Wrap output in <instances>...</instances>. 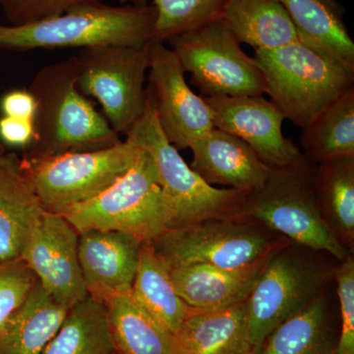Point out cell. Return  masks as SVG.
I'll return each mask as SVG.
<instances>
[{
	"label": "cell",
	"instance_id": "obj_1",
	"mask_svg": "<svg viewBox=\"0 0 354 354\" xmlns=\"http://www.w3.org/2000/svg\"><path fill=\"white\" fill-rule=\"evenodd\" d=\"M36 100L35 139L27 157L99 150L120 141L102 113L77 87L75 57L46 65L28 88Z\"/></svg>",
	"mask_w": 354,
	"mask_h": 354
},
{
	"label": "cell",
	"instance_id": "obj_2",
	"mask_svg": "<svg viewBox=\"0 0 354 354\" xmlns=\"http://www.w3.org/2000/svg\"><path fill=\"white\" fill-rule=\"evenodd\" d=\"M157 11L153 4L113 6L90 0L32 24L0 25V48L28 51L91 46H141L152 41Z\"/></svg>",
	"mask_w": 354,
	"mask_h": 354
},
{
	"label": "cell",
	"instance_id": "obj_3",
	"mask_svg": "<svg viewBox=\"0 0 354 354\" xmlns=\"http://www.w3.org/2000/svg\"><path fill=\"white\" fill-rule=\"evenodd\" d=\"M268 94L285 118L305 129L342 95L354 88V70L300 43L256 50Z\"/></svg>",
	"mask_w": 354,
	"mask_h": 354
},
{
	"label": "cell",
	"instance_id": "obj_4",
	"mask_svg": "<svg viewBox=\"0 0 354 354\" xmlns=\"http://www.w3.org/2000/svg\"><path fill=\"white\" fill-rule=\"evenodd\" d=\"M146 94L145 109L125 136L152 156L158 183L171 211L169 228L242 215L248 194L205 183L165 138L150 86Z\"/></svg>",
	"mask_w": 354,
	"mask_h": 354
},
{
	"label": "cell",
	"instance_id": "obj_5",
	"mask_svg": "<svg viewBox=\"0 0 354 354\" xmlns=\"http://www.w3.org/2000/svg\"><path fill=\"white\" fill-rule=\"evenodd\" d=\"M60 214L79 234L115 230L141 243L155 241L171 225V208L158 183L152 156L142 148L131 167L111 187Z\"/></svg>",
	"mask_w": 354,
	"mask_h": 354
},
{
	"label": "cell",
	"instance_id": "obj_6",
	"mask_svg": "<svg viewBox=\"0 0 354 354\" xmlns=\"http://www.w3.org/2000/svg\"><path fill=\"white\" fill-rule=\"evenodd\" d=\"M316 167L306 158L299 164L271 169L263 187L247 195L242 215L260 221L293 243L346 259L342 245L323 218L315 191Z\"/></svg>",
	"mask_w": 354,
	"mask_h": 354
},
{
	"label": "cell",
	"instance_id": "obj_7",
	"mask_svg": "<svg viewBox=\"0 0 354 354\" xmlns=\"http://www.w3.org/2000/svg\"><path fill=\"white\" fill-rule=\"evenodd\" d=\"M317 253L288 241L270 256L246 300L249 335L256 349L281 324L324 293L335 268Z\"/></svg>",
	"mask_w": 354,
	"mask_h": 354
},
{
	"label": "cell",
	"instance_id": "obj_8",
	"mask_svg": "<svg viewBox=\"0 0 354 354\" xmlns=\"http://www.w3.org/2000/svg\"><path fill=\"white\" fill-rule=\"evenodd\" d=\"M288 241L260 221L239 215L169 228L152 244L167 269L190 264L241 269L265 259Z\"/></svg>",
	"mask_w": 354,
	"mask_h": 354
},
{
	"label": "cell",
	"instance_id": "obj_9",
	"mask_svg": "<svg viewBox=\"0 0 354 354\" xmlns=\"http://www.w3.org/2000/svg\"><path fill=\"white\" fill-rule=\"evenodd\" d=\"M140 150L127 138L108 148L26 157L22 162L44 208L60 214L111 187L131 167Z\"/></svg>",
	"mask_w": 354,
	"mask_h": 354
},
{
	"label": "cell",
	"instance_id": "obj_10",
	"mask_svg": "<svg viewBox=\"0 0 354 354\" xmlns=\"http://www.w3.org/2000/svg\"><path fill=\"white\" fill-rule=\"evenodd\" d=\"M149 44L141 48L91 46L74 55L77 87L86 97L97 100L102 115L118 135H127L145 109Z\"/></svg>",
	"mask_w": 354,
	"mask_h": 354
},
{
	"label": "cell",
	"instance_id": "obj_11",
	"mask_svg": "<svg viewBox=\"0 0 354 354\" xmlns=\"http://www.w3.org/2000/svg\"><path fill=\"white\" fill-rule=\"evenodd\" d=\"M167 41L203 97H259L267 92L260 67L242 50L225 21H214Z\"/></svg>",
	"mask_w": 354,
	"mask_h": 354
},
{
	"label": "cell",
	"instance_id": "obj_12",
	"mask_svg": "<svg viewBox=\"0 0 354 354\" xmlns=\"http://www.w3.org/2000/svg\"><path fill=\"white\" fill-rule=\"evenodd\" d=\"M149 57V86L160 127L177 150L189 149L195 140L215 128L211 109L186 83L185 71L171 48L151 41Z\"/></svg>",
	"mask_w": 354,
	"mask_h": 354
},
{
	"label": "cell",
	"instance_id": "obj_13",
	"mask_svg": "<svg viewBox=\"0 0 354 354\" xmlns=\"http://www.w3.org/2000/svg\"><path fill=\"white\" fill-rule=\"evenodd\" d=\"M78 245L79 234L71 223L46 209L21 255L39 285L69 309L88 297Z\"/></svg>",
	"mask_w": 354,
	"mask_h": 354
},
{
	"label": "cell",
	"instance_id": "obj_14",
	"mask_svg": "<svg viewBox=\"0 0 354 354\" xmlns=\"http://www.w3.org/2000/svg\"><path fill=\"white\" fill-rule=\"evenodd\" d=\"M203 97L211 109L214 127L245 142L268 167L279 169L305 160L292 140L283 135V113L263 95Z\"/></svg>",
	"mask_w": 354,
	"mask_h": 354
},
{
	"label": "cell",
	"instance_id": "obj_15",
	"mask_svg": "<svg viewBox=\"0 0 354 354\" xmlns=\"http://www.w3.org/2000/svg\"><path fill=\"white\" fill-rule=\"evenodd\" d=\"M142 243L115 230H87L79 234V261L88 297L104 304L131 292Z\"/></svg>",
	"mask_w": 354,
	"mask_h": 354
},
{
	"label": "cell",
	"instance_id": "obj_16",
	"mask_svg": "<svg viewBox=\"0 0 354 354\" xmlns=\"http://www.w3.org/2000/svg\"><path fill=\"white\" fill-rule=\"evenodd\" d=\"M189 149L191 169L211 186L250 194L263 187L271 171L248 144L216 128L195 140Z\"/></svg>",
	"mask_w": 354,
	"mask_h": 354
},
{
	"label": "cell",
	"instance_id": "obj_17",
	"mask_svg": "<svg viewBox=\"0 0 354 354\" xmlns=\"http://www.w3.org/2000/svg\"><path fill=\"white\" fill-rule=\"evenodd\" d=\"M270 256L241 269L190 264L171 268L169 272L176 292L192 308L223 309L247 300Z\"/></svg>",
	"mask_w": 354,
	"mask_h": 354
},
{
	"label": "cell",
	"instance_id": "obj_18",
	"mask_svg": "<svg viewBox=\"0 0 354 354\" xmlns=\"http://www.w3.org/2000/svg\"><path fill=\"white\" fill-rule=\"evenodd\" d=\"M246 300L227 308L197 310L172 333L171 354H255Z\"/></svg>",
	"mask_w": 354,
	"mask_h": 354
},
{
	"label": "cell",
	"instance_id": "obj_19",
	"mask_svg": "<svg viewBox=\"0 0 354 354\" xmlns=\"http://www.w3.org/2000/svg\"><path fill=\"white\" fill-rule=\"evenodd\" d=\"M44 211L22 160L6 153L0 160V261L21 258Z\"/></svg>",
	"mask_w": 354,
	"mask_h": 354
},
{
	"label": "cell",
	"instance_id": "obj_20",
	"mask_svg": "<svg viewBox=\"0 0 354 354\" xmlns=\"http://www.w3.org/2000/svg\"><path fill=\"white\" fill-rule=\"evenodd\" d=\"M298 41L354 70V43L333 0H279Z\"/></svg>",
	"mask_w": 354,
	"mask_h": 354
},
{
	"label": "cell",
	"instance_id": "obj_21",
	"mask_svg": "<svg viewBox=\"0 0 354 354\" xmlns=\"http://www.w3.org/2000/svg\"><path fill=\"white\" fill-rule=\"evenodd\" d=\"M69 310L37 281L0 333V354H43Z\"/></svg>",
	"mask_w": 354,
	"mask_h": 354
},
{
	"label": "cell",
	"instance_id": "obj_22",
	"mask_svg": "<svg viewBox=\"0 0 354 354\" xmlns=\"http://www.w3.org/2000/svg\"><path fill=\"white\" fill-rule=\"evenodd\" d=\"M221 20L239 43L255 50L298 41L295 26L279 0H228Z\"/></svg>",
	"mask_w": 354,
	"mask_h": 354
},
{
	"label": "cell",
	"instance_id": "obj_23",
	"mask_svg": "<svg viewBox=\"0 0 354 354\" xmlns=\"http://www.w3.org/2000/svg\"><path fill=\"white\" fill-rule=\"evenodd\" d=\"M130 293L142 308L171 334L197 311L176 292L169 269L155 252L152 242L142 243L138 270Z\"/></svg>",
	"mask_w": 354,
	"mask_h": 354
},
{
	"label": "cell",
	"instance_id": "obj_24",
	"mask_svg": "<svg viewBox=\"0 0 354 354\" xmlns=\"http://www.w3.org/2000/svg\"><path fill=\"white\" fill-rule=\"evenodd\" d=\"M325 293L276 328L256 354H337Z\"/></svg>",
	"mask_w": 354,
	"mask_h": 354
},
{
	"label": "cell",
	"instance_id": "obj_25",
	"mask_svg": "<svg viewBox=\"0 0 354 354\" xmlns=\"http://www.w3.org/2000/svg\"><path fill=\"white\" fill-rule=\"evenodd\" d=\"M118 354H171L172 334L142 308L131 293L104 302Z\"/></svg>",
	"mask_w": 354,
	"mask_h": 354
},
{
	"label": "cell",
	"instance_id": "obj_26",
	"mask_svg": "<svg viewBox=\"0 0 354 354\" xmlns=\"http://www.w3.org/2000/svg\"><path fill=\"white\" fill-rule=\"evenodd\" d=\"M315 191L324 220L342 245L353 253L354 158L318 165L315 174Z\"/></svg>",
	"mask_w": 354,
	"mask_h": 354
},
{
	"label": "cell",
	"instance_id": "obj_27",
	"mask_svg": "<svg viewBox=\"0 0 354 354\" xmlns=\"http://www.w3.org/2000/svg\"><path fill=\"white\" fill-rule=\"evenodd\" d=\"M300 142L304 157L314 165L354 158V88L305 128Z\"/></svg>",
	"mask_w": 354,
	"mask_h": 354
},
{
	"label": "cell",
	"instance_id": "obj_28",
	"mask_svg": "<svg viewBox=\"0 0 354 354\" xmlns=\"http://www.w3.org/2000/svg\"><path fill=\"white\" fill-rule=\"evenodd\" d=\"M106 306L88 297L69 310L43 354H115Z\"/></svg>",
	"mask_w": 354,
	"mask_h": 354
},
{
	"label": "cell",
	"instance_id": "obj_29",
	"mask_svg": "<svg viewBox=\"0 0 354 354\" xmlns=\"http://www.w3.org/2000/svg\"><path fill=\"white\" fill-rule=\"evenodd\" d=\"M228 0H153L157 11L152 41L172 37L221 19Z\"/></svg>",
	"mask_w": 354,
	"mask_h": 354
},
{
	"label": "cell",
	"instance_id": "obj_30",
	"mask_svg": "<svg viewBox=\"0 0 354 354\" xmlns=\"http://www.w3.org/2000/svg\"><path fill=\"white\" fill-rule=\"evenodd\" d=\"M36 276L24 261H0V333L22 306L35 285Z\"/></svg>",
	"mask_w": 354,
	"mask_h": 354
},
{
	"label": "cell",
	"instance_id": "obj_31",
	"mask_svg": "<svg viewBox=\"0 0 354 354\" xmlns=\"http://www.w3.org/2000/svg\"><path fill=\"white\" fill-rule=\"evenodd\" d=\"M333 279L337 283L342 319L337 354H354V260L351 254L335 267Z\"/></svg>",
	"mask_w": 354,
	"mask_h": 354
},
{
	"label": "cell",
	"instance_id": "obj_32",
	"mask_svg": "<svg viewBox=\"0 0 354 354\" xmlns=\"http://www.w3.org/2000/svg\"><path fill=\"white\" fill-rule=\"evenodd\" d=\"M85 1L90 0H0V6L10 25L21 26L60 15Z\"/></svg>",
	"mask_w": 354,
	"mask_h": 354
},
{
	"label": "cell",
	"instance_id": "obj_33",
	"mask_svg": "<svg viewBox=\"0 0 354 354\" xmlns=\"http://www.w3.org/2000/svg\"><path fill=\"white\" fill-rule=\"evenodd\" d=\"M34 139V121L3 115L0 118V142L3 145L28 149Z\"/></svg>",
	"mask_w": 354,
	"mask_h": 354
},
{
	"label": "cell",
	"instance_id": "obj_34",
	"mask_svg": "<svg viewBox=\"0 0 354 354\" xmlns=\"http://www.w3.org/2000/svg\"><path fill=\"white\" fill-rule=\"evenodd\" d=\"M0 109L3 116L35 121L36 100L29 90L17 88L9 91L0 100Z\"/></svg>",
	"mask_w": 354,
	"mask_h": 354
},
{
	"label": "cell",
	"instance_id": "obj_35",
	"mask_svg": "<svg viewBox=\"0 0 354 354\" xmlns=\"http://www.w3.org/2000/svg\"><path fill=\"white\" fill-rule=\"evenodd\" d=\"M121 6L124 4H131V6H143L149 4V0H118Z\"/></svg>",
	"mask_w": 354,
	"mask_h": 354
},
{
	"label": "cell",
	"instance_id": "obj_36",
	"mask_svg": "<svg viewBox=\"0 0 354 354\" xmlns=\"http://www.w3.org/2000/svg\"><path fill=\"white\" fill-rule=\"evenodd\" d=\"M6 155V149H4L3 144L0 142V160L4 158V156Z\"/></svg>",
	"mask_w": 354,
	"mask_h": 354
},
{
	"label": "cell",
	"instance_id": "obj_37",
	"mask_svg": "<svg viewBox=\"0 0 354 354\" xmlns=\"http://www.w3.org/2000/svg\"><path fill=\"white\" fill-rule=\"evenodd\" d=\"M115 354H118V353H115Z\"/></svg>",
	"mask_w": 354,
	"mask_h": 354
},
{
	"label": "cell",
	"instance_id": "obj_38",
	"mask_svg": "<svg viewBox=\"0 0 354 354\" xmlns=\"http://www.w3.org/2000/svg\"><path fill=\"white\" fill-rule=\"evenodd\" d=\"M256 354V353H255Z\"/></svg>",
	"mask_w": 354,
	"mask_h": 354
}]
</instances>
